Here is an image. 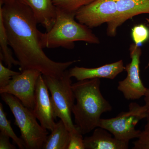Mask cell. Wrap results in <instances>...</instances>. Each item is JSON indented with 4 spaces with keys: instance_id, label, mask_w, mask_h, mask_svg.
Returning a JSON list of instances; mask_svg holds the SVG:
<instances>
[{
    "instance_id": "cell-1",
    "label": "cell",
    "mask_w": 149,
    "mask_h": 149,
    "mask_svg": "<svg viewBox=\"0 0 149 149\" xmlns=\"http://www.w3.org/2000/svg\"><path fill=\"white\" fill-rule=\"evenodd\" d=\"M10 47L19 62L20 71L35 70L42 75L58 77L78 61H54L43 51L38 22L31 9L17 0L0 6Z\"/></svg>"
},
{
    "instance_id": "cell-2",
    "label": "cell",
    "mask_w": 149,
    "mask_h": 149,
    "mask_svg": "<svg viewBox=\"0 0 149 149\" xmlns=\"http://www.w3.org/2000/svg\"><path fill=\"white\" fill-rule=\"evenodd\" d=\"M99 78L77 81L72 85L76 100L72 109L75 125L83 135L99 127L103 113L111 111L112 107L100 91Z\"/></svg>"
},
{
    "instance_id": "cell-3",
    "label": "cell",
    "mask_w": 149,
    "mask_h": 149,
    "mask_svg": "<svg viewBox=\"0 0 149 149\" xmlns=\"http://www.w3.org/2000/svg\"><path fill=\"white\" fill-rule=\"evenodd\" d=\"M75 13L57 8L53 26L50 31L42 32L41 43L43 49L62 47L71 49L74 48V42L77 41L100 44L98 37L91 28L75 21Z\"/></svg>"
},
{
    "instance_id": "cell-4",
    "label": "cell",
    "mask_w": 149,
    "mask_h": 149,
    "mask_svg": "<svg viewBox=\"0 0 149 149\" xmlns=\"http://www.w3.org/2000/svg\"><path fill=\"white\" fill-rule=\"evenodd\" d=\"M1 95L2 100L8 106L14 116L15 125L20 130L21 138L26 149H42L49 132L37 122L32 110L24 106L13 95L7 93Z\"/></svg>"
},
{
    "instance_id": "cell-5",
    "label": "cell",
    "mask_w": 149,
    "mask_h": 149,
    "mask_svg": "<svg viewBox=\"0 0 149 149\" xmlns=\"http://www.w3.org/2000/svg\"><path fill=\"white\" fill-rule=\"evenodd\" d=\"M42 76L51 93L55 117L62 120L70 133H72L77 127L72 119V107L75 99L69 70H67L58 77Z\"/></svg>"
},
{
    "instance_id": "cell-6",
    "label": "cell",
    "mask_w": 149,
    "mask_h": 149,
    "mask_svg": "<svg viewBox=\"0 0 149 149\" xmlns=\"http://www.w3.org/2000/svg\"><path fill=\"white\" fill-rule=\"evenodd\" d=\"M146 118V110L144 105L131 102L128 111L121 112L111 118H101L99 127L109 131L116 139L129 143L130 140L137 139L140 136L141 131L136 129V126Z\"/></svg>"
},
{
    "instance_id": "cell-7",
    "label": "cell",
    "mask_w": 149,
    "mask_h": 149,
    "mask_svg": "<svg viewBox=\"0 0 149 149\" xmlns=\"http://www.w3.org/2000/svg\"><path fill=\"white\" fill-rule=\"evenodd\" d=\"M131 61L125 67L127 72L125 78L118 82L117 89L127 100H138L143 97L147 88L144 86L140 76L141 47L132 44L130 47Z\"/></svg>"
},
{
    "instance_id": "cell-8",
    "label": "cell",
    "mask_w": 149,
    "mask_h": 149,
    "mask_svg": "<svg viewBox=\"0 0 149 149\" xmlns=\"http://www.w3.org/2000/svg\"><path fill=\"white\" fill-rule=\"evenodd\" d=\"M42 74L40 71L35 70H23L14 76L6 86L0 88V94L13 95L24 106L32 110L35 106L36 84Z\"/></svg>"
},
{
    "instance_id": "cell-9",
    "label": "cell",
    "mask_w": 149,
    "mask_h": 149,
    "mask_svg": "<svg viewBox=\"0 0 149 149\" xmlns=\"http://www.w3.org/2000/svg\"><path fill=\"white\" fill-rule=\"evenodd\" d=\"M117 15L116 0H96L78 10L75 19L89 28L113 21Z\"/></svg>"
},
{
    "instance_id": "cell-10",
    "label": "cell",
    "mask_w": 149,
    "mask_h": 149,
    "mask_svg": "<svg viewBox=\"0 0 149 149\" xmlns=\"http://www.w3.org/2000/svg\"><path fill=\"white\" fill-rule=\"evenodd\" d=\"M49 91L42 74L36 84L35 106L32 111L41 125L51 131L55 125L54 120L56 118Z\"/></svg>"
},
{
    "instance_id": "cell-11",
    "label": "cell",
    "mask_w": 149,
    "mask_h": 149,
    "mask_svg": "<svg viewBox=\"0 0 149 149\" xmlns=\"http://www.w3.org/2000/svg\"><path fill=\"white\" fill-rule=\"evenodd\" d=\"M117 15L107 24V34L111 37L116 35L117 29L125 21L142 14H149V0H116Z\"/></svg>"
},
{
    "instance_id": "cell-12",
    "label": "cell",
    "mask_w": 149,
    "mask_h": 149,
    "mask_svg": "<svg viewBox=\"0 0 149 149\" xmlns=\"http://www.w3.org/2000/svg\"><path fill=\"white\" fill-rule=\"evenodd\" d=\"M125 70V66L122 60L104 65L95 68H86L74 66L69 70L71 77H74L77 81L95 79L107 78L113 80Z\"/></svg>"
},
{
    "instance_id": "cell-13",
    "label": "cell",
    "mask_w": 149,
    "mask_h": 149,
    "mask_svg": "<svg viewBox=\"0 0 149 149\" xmlns=\"http://www.w3.org/2000/svg\"><path fill=\"white\" fill-rule=\"evenodd\" d=\"M31 9L36 20L50 31L55 22L57 8L52 0H17Z\"/></svg>"
},
{
    "instance_id": "cell-14",
    "label": "cell",
    "mask_w": 149,
    "mask_h": 149,
    "mask_svg": "<svg viewBox=\"0 0 149 149\" xmlns=\"http://www.w3.org/2000/svg\"><path fill=\"white\" fill-rule=\"evenodd\" d=\"M109 131L101 127L93 130L91 136L84 138L85 149H128V143L113 137Z\"/></svg>"
},
{
    "instance_id": "cell-15",
    "label": "cell",
    "mask_w": 149,
    "mask_h": 149,
    "mask_svg": "<svg viewBox=\"0 0 149 149\" xmlns=\"http://www.w3.org/2000/svg\"><path fill=\"white\" fill-rule=\"evenodd\" d=\"M70 137V132L60 119L48 136L42 149H67Z\"/></svg>"
},
{
    "instance_id": "cell-16",
    "label": "cell",
    "mask_w": 149,
    "mask_h": 149,
    "mask_svg": "<svg viewBox=\"0 0 149 149\" xmlns=\"http://www.w3.org/2000/svg\"><path fill=\"white\" fill-rule=\"evenodd\" d=\"M8 38L2 17L0 15V60L4 62L8 68L13 65H19V62L15 60L12 52L9 47Z\"/></svg>"
},
{
    "instance_id": "cell-17",
    "label": "cell",
    "mask_w": 149,
    "mask_h": 149,
    "mask_svg": "<svg viewBox=\"0 0 149 149\" xmlns=\"http://www.w3.org/2000/svg\"><path fill=\"white\" fill-rule=\"evenodd\" d=\"M0 130L3 133L13 139L19 149H26L25 143L21 138L17 136L11 126L10 120H8L6 114L4 111L2 104L0 103Z\"/></svg>"
},
{
    "instance_id": "cell-18",
    "label": "cell",
    "mask_w": 149,
    "mask_h": 149,
    "mask_svg": "<svg viewBox=\"0 0 149 149\" xmlns=\"http://www.w3.org/2000/svg\"><path fill=\"white\" fill-rule=\"evenodd\" d=\"M96 0H52L57 8L68 12L76 13L80 8Z\"/></svg>"
},
{
    "instance_id": "cell-19",
    "label": "cell",
    "mask_w": 149,
    "mask_h": 149,
    "mask_svg": "<svg viewBox=\"0 0 149 149\" xmlns=\"http://www.w3.org/2000/svg\"><path fill=\"white\" fill-rule=\"evenodd\" d=\"M131 37L134 44L141 47L149 39V29L143 24L134 26L131 30Z\"/></svg>"
},
{
    "instance_id": "cell-20",
    "label": "cell",
    "mask_w": 149,
    "mask_h": 149,
    "mask_svg": "<svg viewBox=\"0 0 149 149\" xmlns=\"http://www.w3.org/2000/svg\"><path fill=\"white\" fill-rule=\"evenodd\" d=\"M20 72H15L6 67L3 65V61L0 60V88L6 86L14 76Z\"/></svg>"
},
{
    "instance_id": "cell-21",
    "label": "cell",
    "mask_w": 149,
    "mask_h": 149,
    "mask_svg": "<svg viewBox=\"0 0 149 149\" xmlns=\"http://www.w3.org/2000/svg\"><path fill=\"white\" fill-rule=\"evenodd\" d=\"M83 135L77 128L76 130L70 133V139L67 149H85Z\"/></svg>"
},
{
    "instance_id": "cell-22",
    "label": "cell",
    "mask_w": 149,
    "mask_h": 149,
    "mask_svg": "<svg viewBox=\"0 0 149 149\" xmlns=\"http://www.w3.org/2000/svg\"><path fill=\"white\" fill-rule=\"evenodd\" d=\"M133 149H149V131H141L137 140L133 143Z\"/></svg>"
},
{
    "instance_id": "cell-23",
    "label": "cell",
    "mask_w": 149,
    "mask_h": 149,
    "mask_svg": "<svg viewBox=\"0 0 149 149\" xmlns=\"http://www.w3.org/2000/svg\"><path fill=\"white\" fill-rule=\"evenodd\" d=\"M10 137L0 133V149H15L16 148L10 142Z\"/></svg>"
},
{
    "instance_id": "cell-24",
    "label": "cell",
    "mask_w": 149,
    "mask_h": 149,
    "mask_svg": "<svg viewBox=\"0 0 149 149\" xmlns=\"http://www.w3.org/2000/svg\"><path fill=\"white\" fill-rule=\"evenodd\" d=\"M145 107L146 110V123L144 127V131H149V88H147L146 91L144 96Z\"/></svg>"
},
{
    "instance_id": "cell-25",
    "label": "cell",
    "mask_w": 149,
    "mask_h": 149,
    "mask_svg": "<svg viewBox=\"0 0 149 149\" xmlns=\"http://www.w3.org/2000/svg\"><path fill=\"white\" fill-rule=\"evenodd\" d=\"M13 0H0V6H2L3 5Z\"/></svg>"
}]
</instances>
